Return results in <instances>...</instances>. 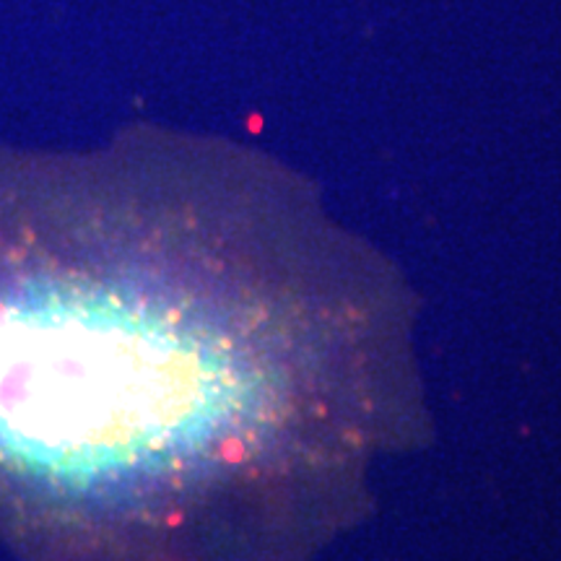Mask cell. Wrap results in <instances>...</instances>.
<instances>
[{
  "mask_svg": "<svg viewBox=\"0 0 561 561\" xmlns=\"http://www.w3.org/2000/svg\"><path fill=\"white\" fill-rule=\"evenodd\" d=\"M426 430L416 294L380 255L0 164L21 561H312Z\"/></svg>",
  "mask_w": 561,
  "mask_h": 561,
  "instance_id": "6da1fadb",
  "label": "cell"
}]
</instances>
